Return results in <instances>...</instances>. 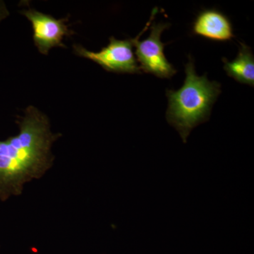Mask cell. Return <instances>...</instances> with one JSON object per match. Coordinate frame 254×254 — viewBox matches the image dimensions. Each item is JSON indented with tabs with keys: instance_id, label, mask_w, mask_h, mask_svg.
Segmentation results:
<instances>
[{
	"instance_id": "cell-2",
	"label": "cell",
	"mask_w": 254,
	"mask_h": 254,
	"mask_svg": "<svg viewBox=\"0 0 254 254\" xmlns=\"http://www.w3.org/2000/svg\"><path fill=\"white\" fill-rule=\"evenodd\" d=\"M185 73L186 78L180 89L166 90V120L186 143L192 129L208 121L212 108L222 91L221 84L209 81L206 73L202 76L197 75L190 55L185 65Z\"/></svg>"
},
{
	"instance_id": "cell-6",
	"label": "cell",
	"mask_w": 254,
	"mask_h": 254,
	"mask_svg": "<svg viewBox=\"0 0 254 254\" xmlns=\"http://www.w3.org/2000/svg\"><path fill=\"white\" fill-rule=\"evenodd\" d=\"M233 26L227 15L211 8L201 10L192 25V33L210 41H230L235 38Z\"/></svg>"
},
{
	"instance_id": "cell-7",
	"label": "cell",
	"mask_w": 254,
	"mask_h": 254,
	"mask_svg": "<svg viewBox=\"0 0 254 254\" xmlns=\"http://www.w3.org/2000/svg\"><path fill=\"white\" fill-rule=\"evenodd\" d=\"M222 60L227 76L242 84L254 86V55L250 47L241 43L235 60L229 62L223 58Z\"/></svg>"
},
{
	"instance_id": "cell-1",
	"label": "cell",
	"mask_w": 254,
	"mask_h": 254,
	"mask_svg": "<svg viewBox=\"0 0 254 254\" xmlns=\"http://www.w3.org/2000/svg\"><path fill=\"white\" fill-rule=\"evenodd\" d=\"M18 133L0 141V201L23 194L30 182L41 180L54 165L53 147L63 134L51 129L49 118L30 105L16 121Z\"/></svg>"
},
{
	"instance_id": "cell-4",
	"label": "cell",
	"mask_w": 254,
	"mask_h": 254,
	"mask_svg": "<svg viewBox=\"0 0 254 254\" xmlns=\"http://www.w3.org/2000/svg\"><path fill=\"white\" fill-rule=\"evenodd\" d=\"M133 38L125 40L110 38V43L99 52L86 50L81 45H73L74 53L99 64L107 71L117 73L141 74L133 51Z\"/></svg>"
},
{
	"instance_id": "cell-5",
	"label": "cell",
	"mask_w": 254,
	"mask_h": 254,
	"mask_svg": "<svg viewBox=\"0 0 254 254\" xmlns=\"http://www.w3.org/2000/svg\"><path fill=\"white\" fill-rule=\"evenodd\" d=\"M20 12L31 23L33 41L42 55H48L50 50L55 47L66 48L63 43L64 38L74 34L66 23L68 17L57 19L51 15L33 9L22 10Z\"/></svg>"
},
{
	"instance_id": "cell-8",
	"label": "cell",
	"mask_w": 254,
	"mask_h": 254,
	"mask_svg": "<svg viewBox=\"0 0 254 254\" xmlns=\"http://www.w3.org/2000/svg\"><path fill=\"white\" fill-rule=\"evenodd\" d=\"M9 11L4 1H0V22L9 16Z\"/></svg>"
},
{
	"instance_id": "cell-3",
	"label": "cell",
	"mask_w": 254,
	"mask_h": 254,
	"mask_svg": "<svg viewBox=\"0 0 254 254\" xmlns=\"http://www.w3.org/2000/svg\"><path fill=\"white\" fill-rule=\"evenodd\" d=\"M157 10V8L153 9L150 21L140 34L133 38V46L136 48L137 60L140 64L142 72L150 73L160 78H171L176 74L177 71L165 57L164 50L167 44L161 41L162 33L170 27V23H153L150 26L149 36L144 41L138 40L142 33L150 26Z\"/></svg>"
}]
</instances>
